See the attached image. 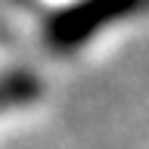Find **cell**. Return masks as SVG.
Masks as SVG:
<instances>
[{
	"label": "cell",
	"mask_w": 149,
	"mask_h": 149,
	"mask_svg": "<svg viewBox=\"0 0 149 149\" xmlns=\"http://www.w3.org/2000/svg\"><path fill=\"white\" fill-rule=\"evenodd\" d=\"M37 96V81L28 72H16L0 81V112L9 109V106H22V102H31Z\"/></svg>",
	"instance_id": "6da1fadb"
}]
</instances>
